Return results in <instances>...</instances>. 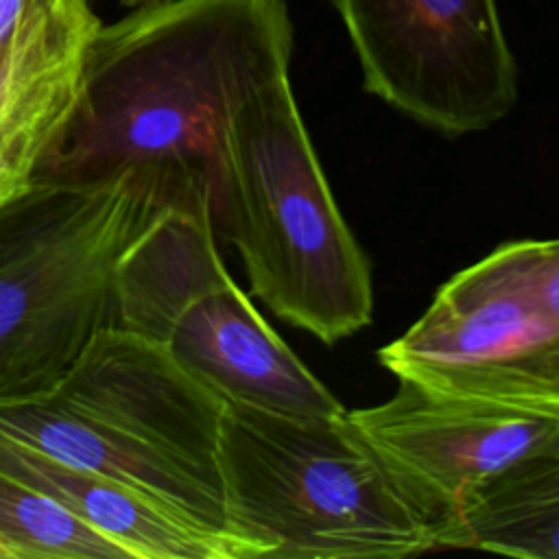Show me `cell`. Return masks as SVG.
Returning a JSON list of instances; mask_svg holds the SVG:
<instances>
[{"instance_id":"obj_15","label":"cell","mask_w":559,"mask_h":559,"mask_svg":"<svg viewBox=\"0 0 559 559\" xmlns=\"http://www.w3.org/2000/svg\"><path fill=\"white\" fill-rule=\"evenodd\" d=\"M44 2L46 0H0V57L11 48Z\"/></svg>"},{"instance_id":"obj_17","label":"cell","mask_w":559,"mask_h":559,"mask_svg":"<svg viewBox=\"0 0 559 559\" xmlns=\"http://www.w3.org/2000/svg\"><path fill=\"white\" fill-rule=\"evenodd\" d=\"M118 4H122L124 9H131V7H138V4H144V2H151V0H116Z\"/></svg>"},{"instance_id":"obj_16","label":"cell","mask_w":559,"mask_h":559,"mask_svg":"<svg viewBox=\"0 0 559 559\" xmlns=\"http://www.w3.org/2000/svg\"><path fill=\"white\" fill-rule=\"evenodd\" d=\"M22 181L26 179H13V177H0V201H4Z\"/></svg>"},{"instance_id":"obj_7","label":"cell","mask_w":559,"mask_h":559,"mask_svg":"<svg viewBox=\"0 0 559 559\" xmlns=\"http://www.w3.org/2000/svg\"><path fill=\"white\" fill-rule=\"evenodd\" d=\"M50 395L223 485L218 445L225 402L166 345L109 328Z\"/></svg>"},{"instance_id":"obj_5","label":"cell","mask_w":559,"mask_h":559,"mask_svg":"<svg viewBox=\"0 0 559 559\" xmlns=\"http://www.w3.org/2000/svg\"><path fill=\"white\" fill-rule=\"evenodd\" d=\"M365 90L421 124L469 133L502 120L518 68L496 0H332Z\"/></svg>"},{"instance_id":"obj_14","label":"cell","mask_w":559,"mask_h":559,"mask_svg":"<svg viewBox=\"0 0 559 559\" xmlns=\"http://www.w3.org/2000/svg\"><path fill=\"white\" fill-rule=\"evenodd\" d=\"M520 249L537 301L559 323V238L522 240Z\"/></svg>"},{"instance_id":"obj_13","label":"cell","mask_w":559,"mask_h":559,"mask_svg":"<svg viewBox=\"0 0 559 559\" xmlns=\"http://www.w3.org/2000/svg\"><path fill=\"white\" fill-rule=\"evenodd\" d=\"M0 559H131L55 500L0 469Z\"/></svg>"},{"instance_id":"obj_2","label":"cell","mask_w":559,"mask_h":559,"mask_svg":"<svg viewBox=\"0 0 559 559\" xmlns=\"http://www.w3.org/2000/svg\"><path fill=\"white\" fill-rule=\"evenodd\" d=\"M218 454L242 559L454 548L456 504L369 439L349 413L293 419L225 402Z\"/></svg>"},{"instance_id":"obj_1","label":"cell","mask_w":559,"mask_h":559,"mask_svg":"<svg viewBox=\"0 0 559 559\" xmlns=\"http://www.w3.org/2000/svg\"><path fill=\"white\" fill-rule=\"evenodd\" d=\"M284 0H151L90 39L79 98L31 177L96 179L142 166L223 205L225 138L236 111L288 76Z\"/></svg>"},{"instance_id":"obj_8","label":"cell","mask_w":559,"mask_h":559,"mask_svg":"<svg viewBox=\"0 0 559 559\" xmlns=\"http://www.w3.org/2000/svg\"><path fill=\"white\" fill-rule=\"evenodd\" d=\"M347 413L369 439L454 504L559 428V404L465 397L411 380H400L386 402Z\"/></svg>"},{"instance_id":"obj_10","label":"cell","mask_w":559,"mask_h":559,"mask_svg":"<svg viewBox=\"0 0 559 559\" xmlns=\"http://www.w3.org/2000/svg\"><path fill=\"white\" fill-rule=\"evenodd\" d=\"M0 428L144 496L210 539L223 559H242L229 531L225 487L170 456L68 408L52 395L0 406Z\"/></svg>"},{"instance_id":"obj_9","label":"cell","mask_w":559,"mask_h":559,"mask_svg":"<svg viewBox=\"0 0 559 559\" xmlns=\"http://www.w3.org/2000/svg\"><path fill=\"white\" fill-rule=\"evenodd\" d=\"M159 343L227 404L293 419L347 413L234 280L188 299Z\"/></svg>"},{"instance_id":"obj_12","label":"cell","mask_w":559,"mask_h":559,"mask_svg":"<svg viewBox=\"0 0 559 559\" xmlns=\"http://www.w3.org/2000/svg\"><path fill=\"white\" fill-rule=\"evenodd\" d=\"M452 546L559 559V428L456 502Z\"/></svg>"},{"instance_id":"obj_6","label":"cell","mask_w":559,"mask_h":559,"mask_svg":"<svg viewBox=\"0 0 559 559\" xmlns=\"http://www.w3.org/2000/svg\"><path fill=\"white\" fill-rule=\"evenodd\" d=\"M378 358L400 380L441 393L559 404V323L528 284L520 242L456 273Z\"/></svg>"},{"instance_id":"obj_4","label":"cell","mask_w":559,"mask_h":559,"mask_svg":"<svg viewBox=\"0 0 559 559\" xmlns=\"http://www.w3.org/2000/svg\"><path fill=\"white\" fill-rule=\"evenodd\" d=\"M216 229L280 319L330 345L371 321L367 258L332 199L288 76L255 92L229 122Z\"/></svg>"},{"instance_id":"obj_3","label":"cell","mask_w":559,"mask_h":559,"mask_svg":"<svg viewBox=\"0 0 559 559\" xmlns=\"http://www.w3.org/2000/svg\"><path fill=\"white\" fill-rule=\"evenodd\" d=\"M192 201L142 166L28 177L0 201V406L50 395L90 343L118 328L124 253L164 205Z\"/></svg>"},{"instance_id":"obj_11","label":"cell","mask_w":559,"mask_h":559,"mask_svg":"<svg viewBox=\"0 0 559 559\" xmlns=\"http://www.w3.org/2000/svg\"><path fill=\"white\" fill-rule=\"evenodd\" d=\"M0 469L122 546L131 559H223L221 550L146 500L0 428Z\"/></svg>"}]
</instances>
